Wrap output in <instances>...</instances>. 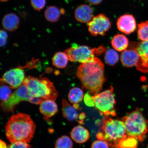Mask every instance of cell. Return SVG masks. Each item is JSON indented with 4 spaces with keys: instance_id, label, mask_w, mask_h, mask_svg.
<instances>
[{
    "instance_id": "cell-37",
    "label": "cell",
    "mask_w": 148,
    "mask_h": 148,
    "mask_svg": "<svg viewBox=\"0 0 148 148\" xmlns=\"http://www.w3.org/2000/svg\"><path fill=\"white\" fill-rule=\"evenodd\" d=\"M9 0H1V1L2 2H7Z\"/></svg>"
},
{
    "instance_id": "cell-10",
    "label": "cell",
    "mask_w": 148,
    "mask_h": 148,
    "mask_svg": "<svg viewBox=\"0 0 148 148\" xmlns=\"http://www.w3.org/2000/svg\"><path fill=\"white\" fill-rule=\"evenodd\" d=\"M25 78V71L22 68H16L5 72L1 82L8 85L11 88H18L23 84Z\"/></svg>"
},
{
    "instance_id": "cell-28",
    "label": "cell",
    "mask_w": 148,
    "mask_h": 148,
    "mask_svg": "<svg viewBox=\"0 0 148 148\" xmlns=\"http://www.w3.org/2000/svg\"><path fill=\"white\" fill-rule=\"evenodd\" d=\"M31 5L35 10L40 12L45 7L46 0H30Z\"/></svg>"
},
{
    "instance_id": "cell-29",
    "label": "cell",
    "mask_w": 148,
    "mask_h": 148,
    "mask_svg": "<svg viewBox=\"0 0 148 148\" xmlns=\"http://www.w3.org/2000/svg\"><path fill=\"white\" fill-rule=\"evenodd\" d=\"M110 146L105 140H98L92 143L91 148H109Z\"/></svg>"
},
{
    "instance_id": "cell-15",
    "label": "cell",
    "mask_w": 148,
    "mask_h": 148,
    "mask_svg": "<svg viewBox=\"0 0 148 148\" xmlns=\"http://www.w3.org/2000/svg\"><path fill=\"white\" fill-rule=\"evenodd\" d=\"M20 25L19 17L16 14L10 13L5 14L2 20V25L5 30L13 32L17 29Z\"/></svg>"
},
{
    "instance_id": "cell-12",
    "label": "cell",
    "mask_w": 148,
    "mask_h": 148,
    "mask_svg": "<svg viewBox=\"0 0 148 148\" xmlns=\"http://www.w3.org/2000/svg\"><path fill=\"white\" fill-rule=\"evenodd\" d=\"M116 26L120 32L126 34H130L134 32L136 29V20L132 14H124L118 18Z\"/></svg>"
},
{
    "instance_id": "cell-36",
    "label": "cell",
    "mask_w": 148,
    "mask_h": 148,
    "mask_svg": "<svg viewBox=\"0 0 148 148\" xmlns=\"http://www.w3.org/2000/svg\"><path fill=\"white\" fill-rule=\"evenodd\" d=\"M60 11L61 14L63 15L65 13V10L64 8H61L60 9Z\"/></svg>"
},
{
    "instance_id": "cell-35",
    "label": "cell",
    "mask_w": 148,
    "mask_h": 148,
    "mask_svg": "<svg viewBox=\"0 0 148 148\" xmlns=\"http://www.w3.org/2000/svg\"><path fill=\"white\" fill-rule=\"evenodd\" d=\"M0 144H1V145H0L1 146V148H7L6 143L4 142L3 141V140H1Z\"/></svg>"
},
{
    "instance_id": "cell-11",
    "label": "cell",
    "mask_w": 148,
    "mask_h": 148,
    "mask_svg": "<svg viewBox=\"0 0 148 148\" xmlns=\"http://www.w3.org/2000/svg\"><path fill=\"white\" fill-rule=\"evenodd\" d=\"M134 48L137 52L139 60L137 69L144 73H148V40L135 44Z\"/></svg>"
},
{
    "instance_id": "cell-4",
    "label": "cell",
    "mask_w": 148,
    "mask_h": 148,
    "mask_svg": "<svg viewBox=\"0 0 148 148\" xmlns=\"http://www.w3.org/2000/svg\"><path fill=\"white\" fill-rule=\"evenodd\" d=\"M23 84L27 87L30 95L33 97L55 101L58 96L53 83L46 77L40 79L28 76L25 77Z\"/></svg>"
},
{
    "instance_id": "cell-2",
    "label": "cell",
    "mask_w": 148,
    "mask_h": 148,
    "mask_svg": "<svg viewBox=\"0 0 148 148\" xmlns=\"http://www.w3.org/2000/svg\"><path fill=\"white\" fill-rule=\"evenodd\" d=\"M36 125L28 114L18 113L11 116L5 126V134L11 143H28L34 136Z\"/></svg>"
},
{
    "instance_id": "cell-9",
    "label": "cell",
    "mask_w": 148,
    "mask_h": 148,
    "mask_svg": "<svg viewBox=\"0 0 148 148\" xmlns=\"http://www.w3.org/2000/svg\"><path fill=\"white\" fill-rule=\"evenodd\" d=\"M110 18L105 14H101L94 16L87 23L88 30L92 36H104L111 27Z\"/></svg>"
},
{
    "instance_id": "cell-22",
    "label": "cell",
    "mask_w": 148,
    "mask_h": 148,
    "mask_svg": "<svg viewBox=\"0 0 148 148\" xmlns=\"http://www.w3.org/2000/svg\"><path fill=\"white\" fill-rule=\"evenodd\" d=\"M138 140L132 136H127L119 140L113 148H137Z\"/></svg>"
},
{
    "instance_id": "cell-13",
    "label": "cell",
    "mask_w": 148,
    "mask_h": 148,
    "mask_svg": "<svg viewBox=\"0 0 148 148\" xmlns=\"http://www.w3.org/2000/svg\"><path fill=\"white\" fill-rule=\"evenodd\" d=\"M93 10L91 7L86 4H81L75 9V17L79 23H88L94 17Z\"/></svg>"
},
{
    "instance_id": "cell-17",
    "label": "cell",
    "mask_w": 148,
    "mask_h": 148,
    "mask_svg": "<svg viewBox=\"0 0 148 148\" xmlns=\"http://www.w3.org/2000/svg\"><path fill=\"white\" fill-rule=\"evenodd\" d=\"M40 105V112L45 118L51 117L58 112L57 105L52 100H45Z\"/></svg>"
},
{
    "instance_id": "cell-23",
    "label": "cell",
    "mask_w": 148,
    "mask_h": 148,
    "mask_svg": "<svg viewBox=\"0 0 148 148\" xmlns=\"http://www.w3.org/2000/svg\"><path fill=\"white\" fill-rule=\"evenodd\" d=\"M84 92L82 90L79 88H72L68 94V99L70 102L76 104L80 102L84 98Z\"/></svg>"
},
{
    "instance_id": "cell-18",
    "label": "cell",
    "mask_w": 148,
    "mask_h": 148,
    "mask_svg": "<svg viewBox=\"0 0 148 148\" xmlns=\"http://www.w3.org/2000/svg\"><path fill=\"white\" fill-rule=\"evenodd\" d=\"M112 45L116 51H122L128 47L129 41L126 36L123 34H117L113 37L111 40Z\"/></svg>"
},
{
    "instance_id": "cell-34",
    "label": "cell",
    "mask_w": 148,
    "mask_h": 148,
    "mask_svg": "<svg viewBox=\"0 0 148 148\" xmlns=\"http://www.w3.org/2000/svg\"><path fill=\"white\" fill-rule=\"evenodd\" d=\"M86 118V115L84 113H81L79 114V123L82 124L83 123V120Z\"/></svg>"
},
{
    "instance_id": "cell-33",
    "label": "cell",
    "mask_w": 148,
    "mask_h": 148,
    "mask_svg": "<svg viewBox=\"0 0 148 148\" xmlns=\"http://www.w3.org/2000/svg\"><path fill=\"white\" fill-rule=\"evenodd\" d=\"M86 1L90 4L97 5L101 3L103 0H86Z\"/></svg>"
},
{
    "instance_id": "cell-5",
    "label": "cell",
    "mask_w": 148,
    "mask_h": 148,
    "mask_svg": "<svg viewBox=\"0 0 148 148\" xmlns=\"http://www.w3.org/2000/svg\"><path fill=\"white\" fill-rule=\"evenodd\" d=\"M127 136L136 138L143 142L147 132L148 122L140 109L136 110L127 114L123 118Z\"/></svg>"
},
{
    "instance_id": "cell-30",
    "label": "cell",
    "mask_w": 148,
    "mask_h": 148,
    "mask_svg": "<svg viewBox=\"0 0 148 148\" xmlns=\"http://www.w3.org/2000/svg\"><path fill=\"white\" fill-rule=\"evenodd\" d=\"M90 92H88L85 94L84 97V102L86 106L90 107L95 106V102H94L93 96L90 95Z\"/></svg>"
},
{
    "instance_id": "cell-16",
    "label": "cell",
    "mask_w": 148,
    "mask_h": 148,
    "mask_svg": "<svg viewBox=\"0 0 148 148\" xmlns=\"http://www.w3.org/2000/svg\"><path fill=\"white\" fill-rule=\"evenodd\" d=\"M72 139L77 143H85L90 138V133L88 130L79 125L75 127L70 132Z\"/></svg>"
},
{
    "instance_id": "cell-19",
    "label": "cell",
    "mask_w": 148,
    "mask_h": 148,
    "mask_svg": "<svg viewBox=\"0 0 148 148\" xmlns=\"http://www.w3.org/2000/svg\"><path fill=\"white\" fill-rule=\"evenodd\" d=\"M62 103V112L64 118L70 121H74L79 118L76 110L70 105L66 100L63 99Z\"/></svg>"
},
{
    "instance_id": "cell-14",
    "label": "cell",
    "mask_w": 148,
    "mask_h": 148,
    "mask_svg": "<svg viewBox=\"0 0 148 148\" xmlns=\"http://www.w3.org/2000/svg\"><path fill=\"white\" fill-rule=\"evenodd\" d=\"M139 56L136 50L134 48L126 49L122 52L121 60L124 66L127 67H133L138 64Z\"/></svg>"
},
{
    "instance_id": "cell-7",
    "label": "cell",
    "mask_w": 148,
    "mask_h": 148,
    "mask_svg": "<svg viewBox=\"0 0 148 148\" xmlns=\"http://www.w3.org/2000/svg\"><path fill=\"white\" fill-rule=\"evenodd\" d=\"M95 106L101 115L116 116V101L113 87L93 96Z\"/></svg>"
},
{
    "instance_id": "cell-31",
    "label": "cell",
    "mask_w": 148,
    "mask_h": 148,
    "mask_svg": "<svg viewBox=\"0 0 148 148\" xmlns=\"http://www.w3.org/2000/svg\"><path fill=\"white\" fill-rule=\"evenodd\" d=\"M7 148H32L27 143L23 142H16L11 143Z\"/></svg>"
},
{
    "instance_id": "cell-26",
    "label": "cell",
    "mask_w": 148,
    "mask_h": 148,
    "mask_svg": "<svg viewBox=\"0 0 148 148\" xmlns=\"http://www.w3.org/2000/svg\"><path fill=\"white\" fill-rule=\"evenodd\" d=\"M73 142L69 136H62L56 142L55 148H73Z\"/></svg>"
},
{
    "instance_id": "cell-6",
    "label": "cell",
    "mask_w": 148,
    "mask_h": 148,
    "mask_svg": "<svg viewBox=\"0 0 148 148\" xmlns=\"http://www.w3.org/2000/svg\"><path fill=\"white\" fill-rule=\"evenodd\" d=\"M105 50V48L103 46L97 49H91L88 46L73 44L71 47L66 50L64 52L69 60L83 64L90 62L95 58V54H100Z\"/></svg>"
},
{
    "instance_id": "cell-24",
    "label": "cell",
    "mask_w": 148,
    "mask_h": 148,
    "mask_svg": "<svg viewBox=\"0 0 148 148\" xmlns=\"http://www.w3.org/2000/svg\"><path fill=\"white\" fill-rule=\"evenodd\" d=\"M119 59V55L117 52L114 50L109 49L106 51L104 56V60L105 62L109 65H114L117 63Z\"/></svg>"
},
{
    "instance_id": "cell-3",
    "label": "cell",
    "mask_w": 148,
    "mask_h": 148,
    "mask_svg": "<svg viewBox=\"0 0 148 148\" xmlns=\"http://www.w3.org/2000/svg\"><path fill=\"white\" fill-rule=\"evenodd\" d=\"M96 136L98 140H105L113 148L119 140L128 136L123 120L106 116L101 120V126Z\"/></svg>"
},
{
    "instance_id": "cell-27",
    "label": "cell",
    "mask_w": 148,
    "mask_h": 148,
    "mask_svg": "<svg viewBox=\"0 0 148 148\" xmlns=\"http://www.w3.org/2000/svg\"><path fill=\"white\" fill-rule=\"evenodd\" d=\"M11 89L8 85L1 83V103L6 100L12 94Z\"/></svg>"
},
{
    "instance_id": "cell-21",
    "label": "cell",
    "mask_w": 148,
    "mask_h": 148,
    "mask_svg": "<svg viewBox=\"0 0 148 148\" xmlns=\"http://www.w3.org/2000/svg\"><path fill=\"white\" fill-rule=\"evenodd\" d=\"M68 60L67 55L64 52H58L56 53L53 57L52 64L56 67L63 69L67 65Z\"/></svg>"
},
{
    "instance_id": "cell-1",
    "label": "cell",
    "mask_w": 148,
    "mask_h": 148,
    "mask_svg": "<svg viewBox=\"0 0 148 148\" xmlns=\"http://www.w3.org/2000/svg\"><path fill=\"white\" fill-rule=\"evenodd\" d=\"M77 76L83 87L93 96L102 89L105 78L104 66L97 57L85 63L81 64L77 69Z\"/></svg>"
},
{
    "instance_id": "cell-25",
    "label": "cell",
    "mask_w": 148,
    "mask_h": 148,
    "mask_svg": "<svg viewBox=\"0 0 148 148\" xmlns=\"http://www.w3.org/2000/svg\"><path fill=\"white\" fill-rule=\"evenodd\" d=\"M138 38L142 41L148 40V21L141 22L138 25Z\"/></svg>"
},
{
    "instance_id": "cell-8",
    "label": "cell",
    "mask_w": 148,
    "mask_h": 148,
    "mask_svg": "<svg viewBox=\"0 0 148 148\" xmlns=\"http://www.w3.org/2000/svg\"><path fill=\"white\" fill-rule=\"evenodd\" d=\"M33 97L25 85L23 84L12 93L6 101L1 103V107L5 112H13L16 105L22 101L31 103Z\"/></svg>"
},
{
    "instance_id": "cell-20",
    "label": "cell",
    "mask_w": 148,
    "mask_h": 148,
    "mask_svg": "<svg viewBox=\"0 0 148 148\" xmlns=\"http://www.w3.org/2000/svg\"><path fill=\"white\" fill-rule=\"evenodd\" d=\"M61 15L60 9L55 5H50L44 12V17L46 20L51 23L58 21Z\"/></svg>"
},
{
    "instance_id": "cell-32",
    "label": "cell",
    "mask_w": 148,
    "mask_h": 148,
    "mask_svg": "<svg viewBox=\"0 0 148 148\" xmlns=\"http://www.w3.org/2000/svg\"><path fill=\"white\" fill-rule=\"evenodd\" d=\"M0 35H1V38H0L1 43L0 44H1V47H2V46H4L6 44L8 35L5 31L2 30V29L1 30Z\"/></svg>"
}]
</instances>
